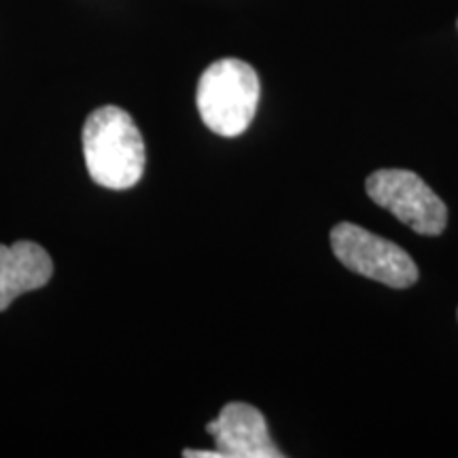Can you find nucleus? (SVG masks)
I'll list each match as a JSON object with an SVG mask.
<instances>
[{
  "label": "nucleus",
  "instance_id": "1",
  "mask_svg": "<svg viewBox=\"0 0 458 458\" xmlns=\"http://www.w3.org/2000/svg\"><path fill=\"white\" fill-rule=\"evenodd\" d=\"M83 156L89 176L114 191L134 187L145 172V140L134 119L119 106H100L83 125Z\"/></svg>",
  "mask_w": 458,
  "mask_h": 458
},
{
  "label": "nucleus",
  "instance_id": "2",
  "mask_svg": "<svg viewBox=\"0 0 458 458\" xmlns=\"http://www.w3.org/2000/svg\"><path fill=\"white\" fill-rule=\"evenodd\" d=\"M259 91V77L250 64L236 57L215 62L198 83L199 117L215 134L240 136L255 119Z\"/></svg>",
  "mask_w": 458,
  "mask_h": 458
},
{
  "label": "nucleus",
  "instance_id": "3",
  "mask_svg": "<svg viewBox=\"0 0 458 458\" xmlns=\"http://www.w3.org/2000/svg\"><path fill=\"white\" fill-rule=\"evenodd\" d=\"M331 249L348 270L393 289H408L418 280L416 263L401 246L354 223L331 229Z\"/></svg>",
  "mask_w": 458,
  "mask_h": 458
},
{
  "label": "nucleus",
  "instance_id": "4",
  "mask_svg": "<svg viewBox=\"0 0 458 458\" xmlns=\"http://www.w3.org/2000/svg\"><path fill=\"white\" fill-rule=\"evenodd\" d=\"M368 196L416 233L437 236L448 223L442 198L410 170L374 172L368 179Z\"/></svg>",
  "mask_w": 458,
  "mask_h": 458
},
{
  "label": "nucleus",
  "instance_id": "5",
  "mask_svg": "<svg viewBox=\"0 0 458 458\" xmlns=\"http://www.w3.org/2000/svg\"><path fill=\"white\" fill-rule=\"evenodd\" d=\"M206 431L215 437L223 458H280L283 452L272 442L266 418L249 403H227Z\"/></svg>",
  "mask_w": 458,
  "mask_h": 458
},
{
  "label": "nucleus",
  "instance_id": "6",
  "mask_svg": "<svg viewBox=\"0 0 458 458\" xmlns=\"http://www.w3.org/2000/svg\"><path fill=\"white\" fill-rule=\"evenodd\" d=\"M54 274V261L41 244H0V312L7 310L21 293L41 289Z\"/></svg>",
  "mask_w": 458,
  "mask_h": 458
},
{
  "label": "nucleus",
  "instance_id": "7",
  "mask_svg": "<svg viewBox=\"0 0 458 458\" xmlns=\"http://www.w3.org/2000/svg\"><path fill=\"white\" fill-rule=\"evenodd\" d=\"M182 456L187 458H223L219 450L208 452V450H182Z\"/></svg>",
  "mask_w": 458,
  "mask_h": 458
}]
</instances>
